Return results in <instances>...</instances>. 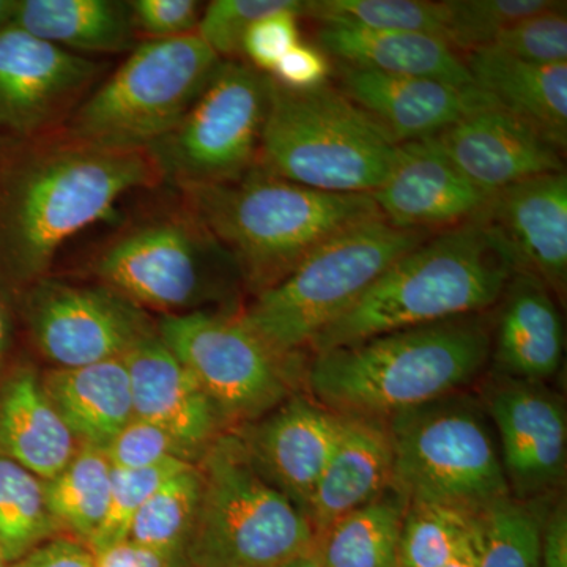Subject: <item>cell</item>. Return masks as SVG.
<instances>
[{
	"mask_svg": "<svg viewBox=\"0 0 567 567\" xmlns=\"http://www.w3.org/2000/svg\"><path fill=\"white\" fill-rule=\"evenodd\" d=\"M298 3L300 0H213L204 7L196 33L221 61H241V43L249 25Z\"/></svg>",
	"mask_w": 567,
	"mask_h": 567,
	"instance_id": "obj_38",
	"label": "cell"
},
{
	"mask_svg": "<svg viewBox=\"0 0 567 567\" xmlns=\"http://www.w3.org/2000/svg\"><path fill=\"white\" fill-rule=\"evenodd\" d=\"M300 0L292 9L275 11L249 25L241 43V58L254 69L270 74L295 44L300 43V22L303 13Z\"/></svg>",
	"mask_w": 567,
	"mask_h": 567,
	"instance_id": "obj_41",
	"label": "cell"
},
{
	"mask_svg": "<svg viewBox=\"0 0 567 567\" xmlns=\"http://www.w3.org/2000/svg\"><path fill=\"white\" fill-rule=\"evenodd\" d=\"M316 40V47L342 65L431 78L457 87L475 85L464 59L434 33L365 31L322 24L317 28Z\"/></svg>",
	"mask_w": 567,
	"mask_h": 567,
	"instance_id": "obj_26",
	"label": "cell"
},
{
	"mask_svg": "<svg viewBox=\"0 0 567 567\" xmlns=\"http://www.w3.org/2000/svg\"><path fill=\"white\" fill-rule=\"evenodd\" d=\"M492 339L495 363L511 380L540 383L557 374L565 350L561 316L550 290L516 274L502 295Z\"/></svg>",
	"mask_w": 567,
	"mask_h": 567,
	"instance_id": "obj_24",
	"label": "cell"
},
{
	"mask_svg": "<svg viewBox=\"0 0 567 567\" xmlns=\"http://www.w3.org/2000/svg\"><path fill=\"white\" fill-rule=\"evenodd\" d=\"M148 151L99 147L63 130L0 141V286L51 275L71 238L114 218L123 197L163 186Z\"/></svg>",
	"mask_w": 567,
	"mask_h": 567,
	"instance_id": "obj_1",
	"label": "cell"
},
{
	"mask_svg": "<svg viewBox=\"0 0 567 567\" xmlns=\"http://www.w3.org/2000/svg\"><path fill=\"white\" fill-rule=\"evenodd\" d=\"M199 466H186L151 496L134 517L128 540L166 567H188L186 551L200 499Z\"/></svg>",
	"mask_w": 567,
	"mask_h": 567,
	"instance_id": "obj_31",
	"label": "cell"
},
{
	"mask_svg": "<svg viewBox=\"0 0 567 567\" xmlns=\"http://www.w3.org/2000/svg\"><path fill=\"white\" fill-rule=\"evenodd\" d=\"M93 249L87 274L145 312L182 316L233 303L244 287L227 254L174 189Z\"/></svg>",
	"mask_w": 567,
	"mask_h": 567,
	"instance_id": "obj_5",
	"label": "cell"
},
{
	"mask_svg": "<svg viewBox=\"0 0 567 567\" xmlns=\"http://www.w3.org/2000/svg\"><path fill=\"white\" fill-rule=\"evenodd\" d=\"M271 78L245 61H223L182 121L148 148L173 189L238 181L259 156Z\"/></svg>",
	"mask_w": 567,
	"mask_h": 567,
	"instance_id": "obj_11",
	"label": "cell"
},
{
	"mask_svg": "<svg viewBox=\"0 0 567 567\" xmlns=\"http://www.w3.org/2000/svg\"><path fill=\"white\" fill-rule=\"evenodd\" d=\"M276 567H324L322 559L317 554L316 547L312 550L305 551V554L298 555L289 561L282 563V565Z\"/></svg>",
	"mask_w": 567,
	"mask_h": 567,
	"instance_id": "obj_49",
	"label": "cell"
},
{
	"mask_svg": "<svg viewBox=\"0 0 567 567\" xmlns=\"http://www.w3.org/2000/svg\"><path fill=\"white\" fill-rule=\"evenodd\" d=\"M481 561V529H480V517H477V524L473 529L472 535L468 539L462 544L458 548L457 554L454 555L450 561L443 567H480Z\"/></svg>",
	"mask_w": 567,
	"mask_h": 567,
	"instance_id": "obj_48",
	"label": "cell"
},
{
	"mask_svg": "<svg viewBox=\"0 0 567 567\" xmlns=\"http://www.w3.org/2000/svg\"><path fill=\"white\" fill-rule=\"evenodd\" d=\"M555 0H445L443 40L454 51L492 47L514 22L548 9Z\"/></svg>",
	"mask_w": 567,
	"mask_h": 567,
	"instance_id": "obj_36",
	"label": "cell"
},
{
	"mask_svg": "<svg viewBox=\"0 0 567 567\" xmlns=\"http://www.w3.org/2000/svg\"><path fill=\"white\" fill-rule=\"evenodd\" d=\"M481 215L505 241L516 274L533 276L565 298L567 174L539 175L488 197Z\"/></svg>",
	"mask_w": 567,
	"mask_h": 567,
	"instance_id": "obj_18",
	"label": "cell"
},
{
	"mask_svg": "<svg viewBox=\"0 0 567 567\" xmlns=\"http://www.w3.org/2000/svg\"><path fill=\"white\" fill-rule=\"evenodd\" d=\"M112 465L100 447L80 446L62 472L44 481L48 507L61 533L91 546L110 506Z\"/></svg>",
	"mask_w": 567,
	"mask_h": 567,
	"instance_id": "obj_30",
	"label": "cell"
},
{
	"mask_svg": "<svg viewBox=\"0 0 567 567\" xmlns=\"http://www.w3.org/2000/svg\"><path fill=\"white\" fill-rule=\"evenodd\" d=\"M386 427L391 488L406 505L450 506L481 516L511 498L494 435L473 402L446 395L394 413Z\"/></svg>",
	"mask_w": 567,
	"mask_h": 567,
	"instance_id": "obj_9",
	"label": "cell"
},
{
	"mask_svg": "<svg viewBox=\"0 0 567 567\" xmlns=\"http://www.w3.org/2000/svg\"><path fill=\"white\" fill-rule=\"evenodd\" d=\"M536 385L507 379L488 401L507 486L520 496L550 491L566 472L565 409Z\"/></svg>",
	"mask_w": 567,
	"mask_h": 567,
	"instance_id": "obj_19",
	"label": "cell"
},
{
	"mask_svg": "<svg viewBox=\"0 0 567 567\" xmlns=\"http://www.w3.org/2000/svg\"><path fill=\"white\" fill-rule=\"evenodd\" d=\"M156 331L204 388L224 423H254L290 398V358L265 344L238 315L162 316Z\"/></svg>",
	"mask_w": 567,
	"mask_h": 567,
	"instance_id": "obj_12",
	"label": "cell"
},
{
	"mask_svg": "<svg viewBox=\"0 0 567 567\" xmlns=\"http://www.w3.org/2000/svg\"><path fill=\"white\" fill-rule=\"evenodd\" d=\"M395 144L429 140L491 100L480 87H457L431 78L380 73L338 63V84Z\"/></svg>",
	"mask_w": 567,
	"mask_h": 567,
	"instance_id": "obj_20",
	"label": "cell"
},
{
	"mask_svg": "<svg viewBox=\"0 0 567 567\" xmlns=\"http://www.w3.org/2000/svg\"><path fill=\"white\" fill-rule=\"evenodd\" d=\"M103 451L114 468H148L167 462L197 464L175 436L140 416H133Z\"/></svg>",
	"mask_w": 567,
	"mask_h": 567,
	"instance_id": "obj_40",
	"label": "cell"
},
{
	"mask_svg": "<svg viewBox=\"0 0 567 567\" xmlns=\"http://www.w3.org/2000/svg\"><path fill=\"white\" fill-rule=\"evenodd\" d=\"M543 516L507 498L480 516V567H540Z\"/></svg>",
	"mask_w": 567,
	"mask_h": 567,
	"instance_id": "obj_35",
	"label": "cell"
},
{
	"mask_svg": "<svg viewBox=\"0 0 567 567\" xmlns=\"http://www.w3.org/2000/svg\"><path fill=\"white\" fill-rule=\"evenodd\" d=\"M13 25L80 55L132 52L141 41L121 0H18Z\"/></svg>",
	"mask_w": 567,
	"mask_h": 567,
	"instance_id": "obj_28",
	"label": "cell"
},
{
	"mask_svg": "<svg viewBox=\"0 0 567 567\" xmlns=\"http://www.w3.org/2000/svg\"><path fill=\"white\" fill-rule=\"evenodd\" d=\"M197 466L188 567H276L316 547L308 517L257 472L238 434L223 432Z\"/></svg>",
	"mask_w": 567,
	"mask_h": 567,
	"instance_id": "obj_7",
	"label": "cell"
},
{
	"mask_svg": "<svg viewBox=\"0 0 567 567\" xmlns=\"http://www.w3.org/2000/svg\"><path fill=\"white\" fill-rule=\"evenodd\" d=\"M516 275L513 257L483 215L429 235L402 254L311 349H334L374 336L481 315L498 303Z\"/></svg>",
	"mask_w": 567,
	"mask_h": 567,
	"instance_id": "obj_2",
	"label": "cell"
},
{
	"mask_svg": "<svg viewBox=\"0 0 567 567\" xmlns=\"http://www.w3.org/2000/svg\"><path fill=\"white\" fill-rule=\"evenodd\" d=\"M540 567H567V511L558 503L540 524Z\"/></svg>",
	"mask_w": 567,
	"mask_h": 567,
	"instance_id": "obj_45",
	"label": "cell"
},
{
	"mask_svg": "<svg viewBox=\"0 0 567 567\" xmlns=\"http://www.w3.org/2000/svg\"><path fill=\"white\" fill-rule=\"evenodd\" d=\"M175 192L233 257L254 295L281 281L334 235L382 218L371 194L319 192L257 166L238 181Z\"/></svg>",
	"mask_w": 567,
	"mask_h": 567,
	"instance_id": "obj_4",
	"label": "cell"
},
{
	"mask_svg": "<svg viewBox=\"0 0 567 567\" xmlns=\"http://www.w3.org/2000/svg\"><path fill=\"white\" fill-rule=\"evenodd\" d=\"M78 450L80 443L52 405L39 368L13 361L0 377V456L50 481Z\"/></svg>",
	"mask_w": 567,
	"mask_h": 567,
	"instance_id": "obj_22",
	"label": "cell"
},
{
	"mask_svg": "<svg viewBox=\"0 0 567 567\" xmlns=\"http://www.w3.org/2000/svg\"><path fill=\"white\" fill-rule=\"evenodd\" d=\"M399 144L336 85L289 91L271 80L256 166L319 192L372 194Z\"/></svg>",
	"mask_w": 567,
	"mask_h": 567,
	"instance_id": "obj_6",
	"label": "cell"
},
{
	"mask_svg": "<svg viewBox=\"0 0 567 567\" xmlns=\"http://www.w3.org/2000/svg\"><path fill=\"white\" fill-rule=\"evenodd\" d=\"M122 360L132 382L134 416L169 432L199 462L226 424L204 388L156 330Z\"/></svg>",
	"mask_w": 567,
	"mask_h": 567,
	"instance_id": "obj_21",
	"label": "cell"
},
{
	"mask_svg": "<svg viewBox=\"0 0 567 567\" xmlns=\"http://www.w3.org/2000/svg\"><path fill=\"white\" fill-rule=\"evenodd\" d=\"M130 7L141 41L196 33L204 11L197 0H132Z\"/></svg>",
	"mask_w": 567,
	"mask_h": 567,
	"instance_id": "obj_42",
	"label": "cell"
},
{
	"mask_svg": "<svg viewBox=\"0 0 567 567\" xmlns=\"http://www.w3.org/2000/svg\"><path fill=\"white\" fill-rule=\"evenodd\" d=\"M44 390L80 446L104 450L134 416L122 358L41 372Z\"/></svg>",
	"mask_w": 567,
	"mask_h": 567,
	"instance_id": "obj_27",
	"label": "cell"
},
{
	"mask_svg": "<svg viewBox=\"0 0 567 567\" xmlns=\"http://www.w3.org/2000/svg\"><path fill=\"white\" fill-rule=\"evenodd\" d=\"M96 567H166L151 551L134 546L130 540L93 551Z\"/></svg>",
	"mask_w": 567,
	"mask_h": 567,
	"instance_id": "obj_46",
	"label": "cell"
},
{
	"mask_svg": "<svg viewBox=\"0 0 567 567\" xmlns=\"http://www.w3.org/2000/svg\"><path fill=\"white\" fill-rule=\"evenodd\" d=\"M189 462H167L148 468H114L112 466L110 506L102 527L91 543L92 551L128 540L130 528L142 506L171 477L181 473Z\"/></svg>",
	"mask_w": 567,
	"mask_h": 567,
	"instance_id": "obj_37",
	"label": "cell"
},
{
	"mask_svg": "<svg viewBox=\"0 0 567 567\" xmlns=\"http://www.w3.org/2000/svg\"><path fill=\"white\" fill-rule=\"evenodd\" d=\"M106 69L102 61L62 50L17 25L0 32V141L62 130Z\"/></svg>",
	"mask_w": 567,
	"mask_h": 567,
	"instance_id": "obj_14",
	"label": "cell"
},
{
	"mask_svg": "<svg viewBox=\"0 0 567 567\" xmlns=\"http://www.w3.org/2000/svg\"><path fill=\"white\" fill-rule=\"evenodd\" d=\"M492 48L540 65L567 63L566 2L555 0L548 9L514 22Z\"/></svg>",
	"mask_w": 567,
	"mask_h": 567,
	"instance_id": "obj_39",
	"label": "cell"
},
{
	"mask_svg": "<svg viewBox=\"0 0 567 567\" xmlns=\"http://www.w3.org/2000/svg\"><path fill=\"white\" fill-rule=\"evenodd\" d=\"M10 567H96L95 555L80 540L59 536L37 547Z\"/></svg>",
	"mask_w": 567,
	"mask_h": 567,
	"instance_id": "obj_44",
	"label": "cell"
},
{
	"mask_svg": "<svg viewBox=\"0 0 567 567\" xmlns=\"http://www.w3.org/2000/svg\"><path fill=\"white\" fill-rule=\"evenodd\" d=\"M10 563L7 561V558L3 557L2 551H0V567H10Z\"/></svg>",
	"mask_w": 567,
	"mask_h": 567,
	"instance_id": "obj_51",
	"label": "cell"
},
{
	"mask_svg": "<svg viewBox=\"0 0 567 567\" xmlns=\"http://www.w3.org/2000/svg\"><path fill=\"white\" fill-rule=\"evenodd\" d=\"M462 59L476 87L566 152L567 63L525 62L492 47Z\"/></svg>",
	"mask_w": 567,
	"mask_h": 567,
	"instance_id": "obj_25",
	"label": "cell"
},
{
	"mask_svg": "<svg viewBox=\"0 0 567 567\" xmlns=\"http://www.w3.org/2000/svg\"><path fill=\"white\" fill-rule=\"evenodd\" d=\"M477 517L456 507L406 505L395 567H443L457 554Z\"/></svg>",
	"mask_w": 567,
	"mask_h": 567,
	"instance_id": "obj_34",
	"label": "cell"
},
{
	"mask_svg": "<svg viewBox=\"0 0 567 567\" xmlns=\"http://www.w3.org/2000/svg\"><path fill=\"white\" fill-rule=\"evenodd\" d=\"M341 425L338 413L295 395L249 423L238 436L257 472L306 516Z\"/></svg>",
	"mask_w": 567,
	"mask_h": 567,
	"instance_id": "obj_17",
	"label": "cell"
},
{
	"mask_svg": "<svg viewBox=\"0 0 567 567\" xmlns=\"http://www.w3.org/2000/svg\"><path fill=\"white\" fill-rule=\"evenodd\" d=\"M491 353L484 316L457 317L317 352L308 383L338 415L385 420L453 394L483 371Z\"/></svg>",
	"mask_w": 567,
	"mask_h": 567,
	"instance_id": "obj_3",
	"label": "cell"
},
{
	"mask_svg": "<svg viewBox=\"0 0 567 567\" xmlns=\"http://www.w3.org/2000/svg\"><path fill=\"white\" fill-rule=\"evenodd\" d=\"M18 0H0V32L13 25Z\"/></svg>",
	"mask_w": 567,
	"mask_h": 567,
	"instance_id": "obj_50",
	"label": "cell"
},
{
	"mask_svg": "<svg viewBox=\"0 0 567 567\" xmlns=\"http://www.w3.org/2000/svg\"><path fill=\"white\" fill-rule=\"evenodd\" d=\"M331 73L330 58L316 44L300 41L276 63L268 76L289 91H312L328 84Z\"/></svg>",
	"mask_w": 567,
	"mask_h": 567,
	"instance_id": "obj_43",
	"label": "cell"
},
{
	"mask_svg": "<svg viewBox=\"0 0 567 567\" xmlns=\"http://www.w3.org/2000/svg\"><path fill=\"white\" fill-rule=\"evenodd\" d=\"M20 330L13 297L0 286V377L13 364L14 342Z\"/></svg>",
	"mask_w": 567,
	"mask_h": 567,
	"instance_id": "obj_47",
	"label": "cell"
},
{
	"mask_svg": "<svg viewBox=\"0 0 567 567\" xmlns=\"http://www.w3.org/2000/svg\"><path fill=\"white\" fill-rule=\"evenodd\" d=\"M406 502L394 488L336 520L317 537L324 567H395Z\"/></svg>",
	"mask_w": 567,
	"mask_h": 567,
	"instance_id": "obj_29",
	"label": "cell"
},
{
	"mask_svg": "<svg viewBox=\"0 0 567 567\" xmlns=\"http://www.w3.org/2000/svg\"><path fill=\"white\" fill-rule=\"evenodd\" d=\"M429 235L395 229L383 218L349 227L309 254L281 281L257 293L238 317L276 353L292 358L311 347L394 260Z\"/></svg>",
	"mask_w": 567,
	"mask_h": 567,
	"instance_id": "obj_8",
	"label": "cell"
},
{
	"mask_svg": "<svg viewBox=\"0 0 567 567\" xmlns=\"http://www.w3.org/2000/svg\"><path fill=\"white\" fill-rule=\"evenodd\" d=\"M301 18L365 31L443 33L442 2L427 0H306Z\"/></svg>",
	"mask_w": 567,
	"mask_h": 567,
	"instance_id": "obj_33",
	"label": "cell"
},
{
	"mask_svg": "<svg viewBox=\"0 0 567 567\" xmlns=\"http://www.w3.org/2000/svg\"><path fill=\"white\" fill-rule=\"evenodd\" d=\"M62 536L47 503L44 481L0 456V551L10 565Z\"/></svg>",
	"mask_w": 567,
	"mask_h": 567,
	"instance_id": "obj_32",
	"label": "cell"
},
{
	"mask_svg": "<svg viewBox=\"0 0 567 567\" xmlns=\"http://www.w3.org/2000/svg\"><path fill=\"white\" fill-rule=\"evenodd\" d=\"M22 334L54 368L115 360L156 330V320L102 284L37 279L13 295Z\"/></svg>",
	"mask_w": 567,
	"mask_h": 567,
	"instance_id": "obj_13",
	"label": "cell"
},
{
	"mask_svg": "<svg viewBox=\"0 0 567 567\" xmlns=\"http://www.w3.org/2000/svg\"><path fill=\"white\" fill-rule=\"evenodd\" d=\"M341 416L338 443L306 509L316 537L391 487L393 453L385 420Z\"/></svg>",
	"mask_w": 567,
	"mask_h": 567,
	"instance_id": "obj_23",
	"label": "cell"
},
{
	"mask_svg": "<svg viewBox=\"0 0 567 567\" xmlns=\"http://www.w3.org/2000/svg\"><path fill=\"white\" fill-rule=\"evenodd\" d=\"M371 196L383 221L423 234L472 221L491 197L454 166L434 137L399 144L390 174Z\"/></svg>",
	"mask_w": 567,
	"mask_h": 567,
	"instance_id": "obj_15",
	"label": "cell"
},
{
	"mask_svg": "<svg viewBox=\"0 0 567 567\" xmlns=\"http://www.w3.org/2000/svg\"><path fill=\"white\" fill-rule=\"evenodd\" d=\"M221 62L197 33L142 40L62 130L99 147L148 151L182 121Z\"/></svg>",
	"mask_w": 567,
	"mask_h": 567,
	"instance_id": "obj_10",
	"label": "cell"
},
{
	"mask_svg": "<svg viewBox=\"0 0 567 567\" xmlns=\"http://www.w3.org/2000/svg\"><path fill=\"white\" fill-rule=\"evenodd\" d=\"M434 140L487 196L539 175L566 171L565 153L492 99L466 112Z\"/></svg>",
	"mask_w": 567,
	"mask_h": 567,
	"instance_id": "obj_16",
	"label": "cell"
}]
</instances>
